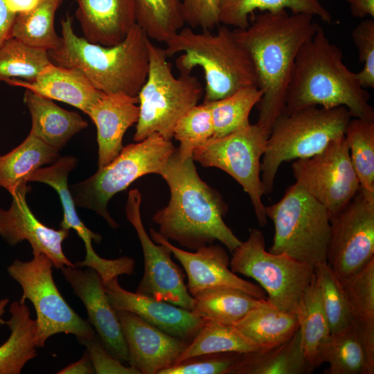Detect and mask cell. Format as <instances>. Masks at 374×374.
I'll return each mask as SVG.
<instances>
[{
	"mask_svg": "<svg viewBox=\"0 0 374 374\" xmlns=\"http://www.w3.org/2000/svg\"><path fill=\"white\" fill-rule=\"evenodd\" d=\"M24 101L32 120L30 134L60 151L88 125L78 113L65 110L52 100L26 89Z\"/></svg>",
	"mask_w": 374,
	"mask_h": 374,
	"instance_id": "d4e9b609",
	"label": "cell"
},
{
	"mask_svg": "<svg viewBox=\"0 0 374 374\" xmlns=\"http://www.w3.org/2000/svg\"><path fill=\"white\" fill-rule=\"evenodd\" d=\"M116 312L127 348V362L141 374H159L172 366L189 343L162 331L132 312Z\"/></svg>",
	"mask_w": 374,
	"mask_h": 374,
	"instance_id": "d6986e66",
	"label": "cell"
},
{
	"mask_svg": "<svg viewBox=\"0 0 374 374\" xmlns=\"http://www.w3.org/2000/svg\"><path fill=\"white\" fill-rule=\"evenodd\" d=\"M351 37L357 49L363 69L357 73L358 80L364 89L374 87V20L362 21L353 30Z\"/></svg>",
	"mask_w": 374,
	"mask_h": 374,
	"instance_id": "ee69618b",
	"label": "cell"
},
{
	"mask_svg": "<svg viewBox=\"0 0 374 374\" xmlns=\"http://www.w3.org/2000/svg\"><path fill=\"white\" fill-rule=\"evenodd\" d=\"M274 225L269 251L283 253L314 269L327 262L330 235L326 208L296 183L276 203L265 206Z\"/></svg>",
	"mask_w": 374,
	"mask_h": 374,
	"instance_id": "ba28073f",
	"label": "cell"
},
{
	"mask_svg": "<svg viewBox=\"0 0 374 374\" xmlns=\"http://www.w3.org/2000/svg\"><path fill=\"white\" fill-rule=\"evenodd\" d=\"M38 0H6L8 8L15 14L29 11L37 4Z\"/></svg>",
	"mask_w": 374,
	"mask_h": 374,
	"instance_id": "816d5d0a",
	"label": "cell"
},
{
	"mask_svg": "<svg viewBox=\"0 0 374 374\" xmlns=\"http://www.w3.org/2000/svg\"><path fill=\"white\" fill-rule=\"evenodd\" d=\"M242 353L227 352L193 356L159 374H234Z\"/></svg>",
	"mask_w": 374,
	"mask_h": 374,
	"instance_id": "7bdbcfd3",
	"label": "cell"
},
{
	"mask_svg": "<svg viewBox=\"0 0 374 374\" xmlns=\"http://www.w3.org/2000/svg\"><path fill=\"white\" fill-rule=\"evenodd\" d=\"M61 272L82 301L88 321L106 350L122 363L127 362V348L121 324L99 274L90 267L82 270L77 267H64Z\"/></svg>",
	"mask_w": 374,
	"mask_h": 374,
	"instance_id": "ffe728a7",
	"label": "cell"
},
{
	"mask_svg": "<svg viewBox=\"0 0 374 374\" xmlns=\"http://www.w3.org/2000/svg\"><path fill=\"white\" fill-rule=\"evenodd\" d=\"M233 273L252 278L267 294V299L280 310L294 312L310 283L314 269L283 253L265 250L262 232L250 231L247 240L232 252Z\"/></svg>",
	"mask_w": 374,
	"mask_h": 374,
	"instance_id": "8fae6325",
	"label": "cell"
},
{
	"mask_svg": "<svg viewBox=\"0 0 374 374\" xmlns=\"http://www.w3.org/2000/svg\"><path fill=\"white\" fill-rule=\"evenodd\" d=\"M352 15L357 18L374 17V0H346Z\"/></svg>",
	"mask_w": 374,
	"mask_h": 374,
	"instance_id": "f907efd6",
	"label": "cell"
},
{
	"mask_svg": "<svg viewBox=\"0 0 374 374\" xmlns=\"http://www.w3.org/2000/svg\"><path fill=\"white\" fill-rule=\"evenodd\" d=\"M314 368L303 353L298 330L278 346L242 353L234 374H309Z\"/></svg>",
	"mask_w": 374,
	"mask_h": 374,
	"instance_id": "484cf974",
	"label": "cell"
},
{
	"mask_svg": "<svg viewBox=\"0 0 374 374\" xmlns=\"http://www.w3.org/2000/svg\"><path fill=\"white\" fill-rule=\"evenodd\" d=\"M269 134L258 124L247 126L220 138L211 139L195 150L194 161L219 168L232 177L249 195L260 226L267 224L260 164Z\"/></svg>",
	"mask_w": 374,
	"mask_h": 374,
	"instance_id": "7c38bea8",
	"label": "cell"
},
{
	"mask_svg": "<svg viewBox=\"0 0 374 374\" xmlns=\"http://www.w3.org/2000/svg\"><path fill=\"white\" fill-rule=\"evenodd\" d=\"M311 15L290 14L286 9L262 11L250 16L249 25L233 30L237 41L250 54L262 97L256 107V123L269 134L285 112L286 95L298 53L319 24Z\"/></svg>",
	"mask_w": 374,
	"mask_h": 374,
	"instance_id": "6da1fadb",
	"label": "cell"
},
{
	"mask_svg": "<svg viewBox=\"0 0 374 374\" xmlns=\"http://www.w3.org/2000/svg\"><path fill=\"white\" fill-rule=\"evenodd\" d=\"M233 326L264 349L287 341L299 330L294 312L280 310L267 299Z\"/></svg>",
	"mask_w": 374,
	"mask_h": 374,
	"instance_id": "4316f807",
	"label": "cell"
},
{
	"mask_svg": "<svg viewBox=\"0 0 374 374\" xmlns=\"http://www.w3.org/2000/svg\"><path fill=\"white\" fill-rule=\"evenodd\" d=\"M175 150L171 141L157 133L123 147L109 164L87 179L69 186L75 205L96 212L112 228H118L107 210L111 198L139 177L160 175Z\"/></svg>",
	"mask_w": 374,
	"mask_h": 374,
	"instance_id": "9c48e42d",
	"label": "cell"
},
{
	"mask_svg": "<svg viewBox=\"0 0 374 374\" xmlns=\"http://www.w3.org/2000/svg\"><path fill=\"white\" fill-rule=\"evenodd\" d=\"M53 262L44 254L33 256L30 261L15 260L7 267L10 276L21 287L19 301L28 299L36 312L35 345L43 347L46 340L57 333L72 334L77 339L96 335L89 321L82 319L66 302L53 280Z\"/></svg>",
	"mask_w": 374,
	"mask_h": 374,
	"instance_id": "30bf717a",
	"label": "cell"
},
{
	"mask_svg": "<svg viewBox=\"0 0 374 374\" xmlns=\"http://www.w3.org/2000/svg\"><path fill=\"white\" fill-rule=\"evenodd\" d=\"M150 234L154 242L167 247L181 264L191 296L204 289L229 286L245 291L259 299L267 298L260 286L238 277L229 268L230 259L222 246L213 243L191 252L174 246L153 229H150Z\"/></svg>",
	"mask_w": 374,
	"mask_h": 374,
	"instance_id": "ac0fdd59",
	"label": "cell"
},
{
	"mask_svg": "<svg viewBox=\"0 0 374 374\" xmlns=\"http://www.w3.org/2000/svg\"><path fill=\"white\" fill-rule=\"evenodd\" d=\"M353 328L362 346L368 374L374 373V319L353 320Z\"/></svg>",
	"mask_w": 374,
	"mask_h": 374,
	"instance_id": "7dc6e473",
	"label": "cell"
},
{
	"mask_svg": "<svg viewBox=\"0 0 374 374\" xmlns=\"http://www.w3.org/2000/svg\"><path fill=\"white\" fill-rule=\"evenodd\" d=\"M344 137L360 187L374 193V121L350 119Z\"/></svg>",
	"mask_w": 374,
	"mask_h": 374,
	"instance_id": "f35d334b",
	"label": "cell"
},
{
	"mask_svg": "<svg viewBox=\"0 0 374 374\" xmlns=\"http://www.w3.org/2000/svg\"><path fill=\"white\" fill-rule=\"evenodd\" d=\"M314 273L319 283L330 334L348 329L353 318L340 280L327 262L318 264Z\"/></svg>",
	"mask_w": 374,
	"mask_h": 374,
	"instance_id": "60d3db41",
	"label": "cell"
},
{
	"mask_svg": "<svg viewBox=\"0 0 374 374\" xmlns=\"http://www.w3.org/2000/svg\"><path fill=\"white\" fill-rule=\"evenodd\" d=\"M261 97L262 91L258 86H249L222 99L208 102L214 128L213 138L224 136L249 125L250 113Z\"/></svg>",
	"mask_w": 374,
	"mask_h": 374,
	"instance_id": "8d00e7d4",
	"label": "cell"
},
{
	"mask_svg": "<svg viewBox=\"0 0 374 374\" xmlns=\"http://www.w3.org/2000/svg\"><path fill=\"white\" fill-rule=\"evenodd\" d=\"M84 38L105 46L123 41L136 24L135 0H74Z\"/></svg>",
	"mask_w": 374,
	"mask_h": 374,
	"instance_id": "603a6c76",
	"label": "cell"
},
{
	"mask_svg": "<svg viewBox=\"0 0 374 374\" xmlns=\"http://www.w3.org/2000/svg\"><path fill=\"white\" fill-rule=\"evenodd\" d=\"M330 222L327 263L342 280L374 258V193L359 187Z\"/></svg>",
	"mask_w": 374,
	"mask_h": 374,
	"instance_id": "4fadbf2b",
	"label": "cell"
},
{
	"mask_svg": "<svg viewBox=\"0 0 374 374\" xmlns=\"http://www.w3.org/2000/svg\"><path fill=\"white\" fill-rule=\"evenodd\" d=\"M62 1L38 0L35 6L29 11L17 14L10 37L48 51L59 48L62 40L55 32L54 18Z\"/></svg>",
	"mask_w": 374,
	"mask_h": 374,
	"instance_id": "d6a6232c",
	"label": "cell"
},
{
	"mask_svg": "<svg viewBox=\"0 0 374 374\" xmlns=\"http://www.w3.org/2000/svg\"><path fill=\"white\" fill-rule=\"evenodd\" d=\"M141 203L139 190H130L126 216L136 231L144 258V273L136 292L191 311L193 298L185 283V274L172 260L171 251L148 236L141 217Z\"/></svg>",
	"mask_w": 374,
	"mask_h": 374,
	"instance_id": "9a60e30c",
	"label": "cell"
},
{
	"mask_svg": "<svg viewBox=\"0 0 374 374\" xmlns=\"http://www.w3.org/2000/svg\"><path fill=\"white\" fill-rule=\"evenodd\" d=\"M259 349L233 326L206 321L176 363L199 355L227 352L246 353Z\"/></svg>",
	"mask_w": 374,
	"mask_h": 374,
	"instance_id": "e575fe53",
	"label": "cell"
},
{
	"mask_svg": "<svg viewBox=\"0 0 374 374\" xmlns=\"http://www.w3.org/2000/svg\"><path fill=\"white\" fill-rule=\"evenodd\" d=\"M325 362L329 364L325 374H368L364 354L353 325L329 335L319 351L315 366Z\"/></svg>",
	"mask_w": 374,
	"mask_h": 374,
	"instance_id": "836d02e7",
	"label": "cell"
},
{
	"mask_svg": "<svg viewBox=\"0 0 374 374\" xmlns=\"http://www.w3.org/2000/svg\"><path fill=\"white\" fill-rule=\"evenodd\" d=\"M339 280L353 320L374 319V258L357 273Z\"/></svg>",
	"mask_w": 374,
	"mask_h": 374,
	"instance_id": "b9f144b4",
	"label": "cell"
},
{
	"mask_svg": "<svg viewBox=\"0 0 374 374\" xmlns=\"http://www.w3.org/2000/svg\"><path fill=\"white\" fill-rule=\"evenodd\" d=\"M17 14L8 8L6 0H0V46L9 37Z\"/></svg>",
	"mask_w": 374,
	"mask_h": 374,
	"instance_id": "c3c4849f",
	"label": "cell"
},
{
	"mask_svg": "<svg viewBox=\"0 0 374 374\" xmlns=\"http://www.w3.org/2000/svg\"><path fill=\"white\" fill-rule=\"evenodd\" d=\"M59 374H93L95 370L87 350L84 352L82 357L76 362L69 364L60 371Z\"/></svg>",
	"mask_w": 374,
	"mask_h": 374,
	"instance_id": "681fc988",
	"label": "cell"
},
{
	"mask_svg": "<svg viewBox=\"0 0 374 374\" xmlns=\"http://www.w3.org/2000/svg\"><path fill=\"white\" fill-rule=\"evenodd\" d=\"M214 128L210 103L203 102L187 111L177 122L173 138L179 142L177 148L182 160L193 157V152L213 138Z\"/></svg>",
	"mask_w": 374,
	"mask_h": 374,
	"instance_id": "ab89813d",
	"label": "cell"
},
{
	"mask_svg": "<svg viewBox=\"0 0 374 374\" xmlns=\"http://www.w3.org/2000/svg\"><path fill=\"white\" fill-rule=\"evenodd\" d=\"M370 95L357 73L343 62L340 48L332 43L319 26L314 36L299 50L288 86L284 113L310 106H343L352 117L374 121Z\"/></svg>",
	"mask_w": 374,
	"mask_h": 374,
	"instance_id": "3957f363",
	"label": "cell"
},
{
	"mask_svg": "<svg viewBox=\"0 0 374 374\" xmlns=\"http://www.w3.org/2000/svg\"><path fill=\"white\" fill-rule=\"evenodd\" d=\"M104 287L115 310L132 312L162 331L189 343L206 321L190 310L127 291L119 285L118 277L107 282Z\"/></svg>",
	"mask_w": 374,
	"mask_h": 374,
	"instance_id": "44dd1931",
	"label": "cell"
},
{
	"mask_svg": "<svg viewBox=\"0 0 374 374\" xmlns=\"http://www.w3.org/2000/svg\"><path fill=\"white\" fill-rule=\"evenodd\" d=\"M73 17L61 19V46L48 51L52 63L80 71L105 93L137 96L149 68L150 39L136 24L121 43L105 46L88 42L73 29Z\"/></svg>",
	"mask_w": 374,
	"mask_h": 374,
	"instance_id": "277c9868",
	"label": "cell"
},
{
	"mask_svg": "<svg viewBox=\"0 0 374 374\" xmlns=\"http://www.w3.org/2000/svg\"><path fill=\"white\" fill-rule=\"evenodd\" d=\"M77 339L80 344L86 347L93 366L95 373L141 374L134 367L125 366L121 362L110 355L96 333L89 338Z\"/></svg>",
	"mask_w": 374,
	"mask_h": 374,
	"instance_id": "bcb514c9",
	"label": "cell"
},
{
	"mask_svg": "<svg viewBox=\"0 0 374 374\" xmlns=\"http://www.w3.org/2000/svg\"><path fill=\"white\" fill-rule=\"evenodd\" d=\"M292 170L296 183L326 208L330 218L360 187L344 134L331 141L319 153L294 160Z\"/></svg>",
	"mask_w": 374,
	"mask_h": 374,
	"instance_id": "5bb4252c",
	"label": "cell"
},
{
	"mask_svg": "<svg viewBox=\"0 0 374 374\" xmlns=\"http://www.w3.org/2000/svg\"><path fill=\"white\" fill-rule=\"evenodd\" d=\"M136 21L150 40L167 42L184 24L181 0H135Z\"/></svg>",
	"mask_w": 374,
	"mask_h": 374,
	"instance_id": "d590c367",
	"label": "cell"
},
{
	"mask_svg": "<svg viewBox=\"0 0 374 374\" xmlns=\"http://www.w3.org/2000/svg\"><path fill=\"white\" fill-rule=\"evenodd\" d=\"M160 175L168 185L170 197L152 220L163 237L194 251L215 241L231 252L240 245L241 241L223 220L227 204L201 179L193 157L181 159L176 148Z\"/></svg>",
	"mask_w": 374,
	"mask_h": 374,
	"instance_id": "7a4b0ae2",
	"label": "cell"
},
{
	"mask_svg": "<svg viewBox=\"0 0 374 374\" xmlns=\"http://www.w3.org/2000/svg\"><path fill=\"white\" fill-rule=\"evenodd\" d=\"M137 96L103 93L87 115L97 129L98 169L109 164L123 148V138L139 119Z\"/></svg>",
	"mask_w": 374,
	"mask_h": 374,
	"instance_id": "7402d4cb",
	"label": "cell"
},
{
	"mask_svg": "<svg viewBox=\"0 0 374 374\" xmlns=\"http://www.w3.org/2000/svg\"><path fill=\"white\" fill-rule=\"evenodd\" d=\"M192 296L193 313L206 321L228 326L235 325L263 300L229 286L204 289Z\"/></svg>",
	"mask_w": 374,
	"mask_h": 374,
	"instance_id": "f1b7e54d",
	"label": "cell"
},
{
	"mask_svg": "<svg viewBox=\"0 0 374 374\" xmlns=\"http://www.w3.org/2000/svg\"><path fill=\"white\" fill-rule=\"evenodd\" d=\"M77 164V159L71 156L58 158L55 163L46 168H39L28 177V181H38L51 186L57 193L63 209V219L60 223L62 229H74L83 240L86 249L85 258L75 264L77 267H90L100 276L103 282L123 274L126 268L125 260H107L99 256L92 246V240L100 243L102 237L89 230L79 218L75 205L68 186V176Z\"/></svg>",
	"mask_w": 374,
	"mask_h": 374,
	"instance_id": "2e32d148",
	"label": "cell"
},
{
	"mask_svg": "<svg viewBox=\"0 0 374 374\" xmlns=\"http://www.w3.org/2000/svg\"><path fill=\"white\" fill-rule=\"evenodd\" d=\"M220 0H181L184 24L195 29L211 30L218 26Z\"/></svg>",
	"mask_w": 374,
	"mask_h": 374,
	"instance_id": "f6af8a7d",
	"label": "cell"
},
{
	"mask_svg": "<svg viewBox=\"0 0 374 374\" xmlns=\"http://www.w3.org/2000/svg\"><path fill=\"white\" fill-rule=\"evenodd\" d=\"M9 312L10 319L0 318V323L10 330L8 339L0 345V374H19L25 364L37 355L35 341L37 323L30 317L26 303H12Z\"/></svg>",
	"mask_w": 374,
	"mask_h": 374,
	"instance_id": "83f0119b",
	"label": "cell"
},
{
	"mask_svg": "<svg viewBox=\"0 0 374 374\" xmlns=\"http://www.w3.org/2000/svg\"><path fill=\"white\" fill-rule=\"evenodd\" d=\"M58 158L59 151L29 134L19 145L0 156V187L12 194L27 184L34 171Z\"/></svg>",
	"mask_w": 374,
	"mask_h": 374,
	"instance_id": "f546056e",
	"label": "cell"
},
{
	"mask_svg": "<svg viewBox=\"0 0 374 374\" xmlns=\"http://www.w3.org/2000/svg\"><path fill=\"white\" fill-rule=\"evenodd\" d=\"M352 116L343 106H310L282 114L274 122L260 164L265 194L271 193L281 163L311 157L344 134Z\"/></svg>",
	"mask_w": 374,
	"mask_h": 374,
	"instance_id": "8992f818",
	"label": "cell"
},
{
	"mask_svg": "<svg viewBox=\"0 0 374 374\" xmlns=\"http://www.w3.org/2000/svg\"><path fill=\"white\" fill-rule=\"evenodd\" d=\"M30 190L27 184L19 186L12 194V199L8 210L0 208V235L10 245L15 246L27 240L33 256L44 254L53 267H76L64 255L62 244L69 231L55 230L39 221L28 206L26 195Z\"/></svg>",
	"mask_w": 374,
	"mask_h": 374,
	"instance_id": "e0dca14e",
	"label": "cell"
},
{
	"mask_svg": "<svg viewBox=\"0 0 374 374\" xmlns=\"http://www.w3.org/2000/svg\"><path fill=\"white\" fill-rule=\"evenodd\" d=\"M165 44L168 57L181 53L175 61L179 73L188 74L197 66L202 68L205 78L204 102L222 99L242 87L258 86L250 54L227 26L220 24L215 33L183 27Z\"/></svg>",
	"mask_w": 374,
	"mask_h": 374,
	"instance_id": "5b68a950",
	"label": "cell"
},
{
	"mask_svg": "<svg viewBox=\"0 0 374 374\" xmlns=\"http://www.w3.org/2000/svg\"><path fill=\"white\" fill-rule=\"evenodd\" d=\"M51 63L48 51L9 37L0 46V82L17 78L32 82Z\"/></svg>",
	"mask_w": 374,
	"mask_h": 374,
	"instance_id": "74e56055",
	"label": "cell"
},
{
	"mask_svg": "<svg viewBox=\"0 0 374 374\" xmlns=\"http://www.w3.org/2000/svg\"><path fill=\"white\" fill-rule=\"evenodd\" d=\"M289 9L292 13H305L317 16L324 22L330 24V12L320 0H220L219 24L235 28H246L249 18L256 10L272 11Z\"/></svg>",
	"mask_w": 374,
	"mask_h": 374,
	"instance_id": "1f68e13d",
	"label": "cell"
},
{
	"mask_svg": "<svg viewBox=\"0 0 374 374\" xmlns=\"http://www.w3.org/2000/svg\"><path fill=\"white\" fill-rule=\"evenodd\" d=\"M148 53L147 78L137 95L139 116L133 139L139 142L157 133L171 141L177 122L198 104L204 87L191 73L175 77L164 48L150 39Z\"/></svg>",
	"mask_w": 374,
	"mask_h": 374,
	"instance_id": "52a82bcc",
	"label": "cell"
},
{
	"mask_svg": "<svg viewBox=\"0 0 374 374\" xmlns=\"http://www.w3.org/2000/svg\"><path fill=\"white\" fill-rule=\"evenodd\" d=\"M295 314L303 353L308 361L316 368L315 361L319 351L330 332L315 273L299 301Z\"/></svg>",
	"mask_w": 374,
	"mask_h": 374,
	"instance_id": "4dcf8cb0",
	"label": "cell"
},
{
	"mask_svg": "<svg viewBox=\"0 0 374 374\" xmlns=\"http://www.w3.org/2000/svg\"><path fill=\"white\" fill-rule=\"evenodd\" d=\"M6 82L24 87L51 100L71 105L87 115L103 93L78 69L58 66L52 62L32 82L10 79Z\"/></svg>",
	"mask_w": 374,
	"mask_h": 374,
	"instance_id": "cb8c5ba5",
	"label": "cell"
}]
</instances>
